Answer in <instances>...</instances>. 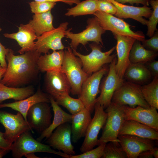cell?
<instances>
[{"label":"cell","mask_w":158,"mask_h":158,"mask_svg":"<svg viewBox=\"0 0 158 158\" xmlns=\"http://www.w3.org/2000/svg\"><path fill=\"white\" fill-rule=\"evenodd\" d=\"M41 55L36 50L16 55L9 49L6 55L8 64L0 82L8 86L20 87L34 81L40 71L37 62Z\"/></svg>","instance_id":"cell-1"},{"label":"cell","mask_w":158,"mask_h":158,"mask_svg":"<svg viewBox=\"0 0 158 158\" xmlns=\"http://www.w3.org/2000/svg\"><path fill=\"white\" fill-rule=\"evenodd\" d=\"M61 71L66 76L70 83V92L73 95H78L83 82L89 76L83 69L80 58L73 53L70 47L64 51V55Z\"/></svg>","instance_id":"cell-2"},{"label":"cell","mask_w":158,"mask_h":158,"mask_svg":"<svg viewBox=\"0 0 158 158\" xmlns=\"http://www.w3.org/2000/svg\"><path fill=\"white\" fill-rule=\"evenodd\" d=\"M91 52L88 54L83 55L73 50L74 54L80 59L83 70L89 76L100 70L105 64L110 63L116 57V54H111L115 46L105 52L102 51V45L93 42L89 44Z\"/></svg>","instance_id":"cell-3"},{"label":"cell","mask_w":158,"mask_h":158,"mask_svg":"<svg viewBox=\"0 0 158 158\" xmlns=\"http://www.w3.org/2000/svg\"><path fill=\"white\" fill-rule=\"evenodd\" d=\"M15 158H21L27 154L39 152H47L70 158V155L60 151H57L49 145L43 144L35 139L30 133L26 131L22 133L12 143L11 149Z\"/></svg>","instance_id":"cell-4"},{"label":"cell","mask_w":158,"mask_h":158,"mask_svg":"<svg viewBox=\"0 0 158 158\" xmlns=\"http://www.w3.org/2000/svg\"><path fill=\"white\" fill-rule=\"evenodd\" d=\"M87 23L86 28L79 33L71 32L72 28L66 31L65 37L71 40L70 44L72 49L76 50L80 44L85 46L89 42H93L103 46L102 35L106 30L101 26L97 18L95 16L89 18Z\"/></svg>","instance_id":"cell-5"},{"label":"cell","mask_w":158,"mask_h":158,"mask_svg":"<svg viewBox=\"0 0 158 158\" xmlns=\"http://www.w3.org/2000/svg\"><path fill=\"white\" fill-rule=\"evenodd\" d=\"M111 102L120 105H128L131 107L140 106L145 108L151 107L142 95L140 85L124 81L114 92Z\"/></svg>","instance_id":"cell-6"},{"label":"cell","mask_w":158,"mask_h":158,"mask_svg":"<svg viewBox=\"0 0 158 158\" xmlns=\"http://www.w3.org/2000/svg\"><path fill=\"white\" fill-rule=\"evenodd\" d=\"M105 111L107 114V117L101 136L99 139V145L118 141V136L125 120L121 106L112 102Z\"/></svg>","instance_id":"cell-7"},{"label":"cell","mask_w":158,"mask_h":158,"mask_svg":"<svg viewBox=\"0 0 158 158\" xmlns=\"http://www.w3.org/2000/svg\"><path fill=\"white\" fill-rule=\"evenodd\" d=\"M109 69V67L104 65L100 70L90 75L82 85L78 98L91 113L94 109L97 97L100 92L99 88L101 80L107 73Z\"/></svg>","instance_id":"cell-8"},{"label":"cell","mask_w":158,"mask_h":158,"mask_svg":"<svg viewBox=\"0 0 158 158\" xmlns=\"http://www.w3.org/2000/svg\"><path fill=\"white\" fill-rule=\"evenodd\" d=\"M93 15L97 18L101 26L106 31H110L113 34L130 36L140 42L145 39L142 32L132 30L129 25L121 18L98 11Z\"/></svg>","instance_id":"cell-9"},{"label":"cell","mask_w":158,"mask_h":158,"mask_svg":"<svg viewBox=\"0 0 158 158\" xmlns=\"http://www.w3.org/2000/svg\"><path fill=\"white\" fill-rule=\"evenodd\" d=\"M103 107L96 102L94 107V116L87 129L85 138L80 148L82 153L91 150L99 145L98 136L105 123L107 114Z\"/></svg>","instance_id":"cell-10"},{"label":"cell","mask_w":158,"mask_h":158,"mask_svg":"<svg viewBox=\"0 0 158 158\" xmlns=\"http://www.w3.org/2000/svg\"><path fill=\"white\" fill-rule=\"evenodd\" d=\"M0 123L4 126L5 138L13 142L23 133L32 130L28 123L19 112L16 114L0 110Z\"/></svg>","instance_id":"cell-11"},{"label":"cell","mask_w":158,"mask_h":158,"mask_svg":"<svg viewBox=\"0 0 158 158\" xmlns=\"http://www.w3.org/2000/svg\"><path fill=\"white\" fill-rule=\"evenodd\" d=\"M68 24L67 22L63 23L57 28L37 37L35 42V50L41 54H47L50 49L53 51L63 50L65 47L61 40L65 37Z\"/></svg>","instance_id":"cell-12"},{"label":"cell","mask_w":158,"mask_h":158,"mask_svg":"<svg viewBox=\"0 0 158 158\" xmlns=\"http://www.w3.org/2000/svg\"><path fill=\"white\" fill-rule=\"evenodd\" d=\"M116 62L115 57L110 63L107 75L100 85V94L97 98L96 102L100 104L104 109L107 108L110 104L114 92L124 81V79L121 78L116 72L115 68Z\"/></svg>","instance_id":"cell-13"},{"label":"cell","mask_w":158,"mask_h":158,"mask_svg":"<svg viewBox=\"0 0 158 158\" xmlns=\"http://www.w3.org/2000/svg\"><path fill=\"white\" fill-rule=\"evenodd\" d=\"M48 103L42 102L32 105L28 111L27 122L31 128L41 133L51 123V107Z\"/></svg>","instance_id":"cell-14"},{"label":"cell","mask_w":158,"mask_h":158,"mask_svg":"<svg viewBox=\"0 0 158 158\" xmlns=\"http://www.w3.org/2000/svg\"><path fill=\"white\" fill-rule=\"evenodd\" d=\"M118 139L128 158H137L142 152L154 149L158 140L129 135H119Z\"/></svg>","instance_id":"cell-15"},{"label":"cell","mask_w":158,"mask_h":158,"mask_svg":"<svg viewBox=\"0 0 158 158\" xmlns=\"http://www.w3.org/2000/svg\"><path fill=\"white\" fill-rule=\"evenodd\" d=\"M46 139L47 143L54 149L61 151L69 155H75V152L71 141V125L69 122L59 126Z\"/></svg>","instance_id":"cell-16"},{"label":"cell","mask_w":158,"mask_h":158,"mask_svg":"<svg viewBox=\"0 0 158 158\" xmlns=\"http://www.w3.org/2000/svg\"><path fill=\"white\" fill-rule=\"evenodd\" d=\"M125 120H133L146 125L158 131V113L157 109L140 106L131 107L121 106Z\"/></svg>","instance_id":"cell-17"},{"label":"cell","mask_w":158,"mask_h":158,"mask_svg":"<svg viewBox=\"0 0 158 158\" xmlns=\"http://www.w3.org/2000/svg\"><path fill=\"white\" fill-rule=\"evenodd\" d=\"M113 34L117 41L115 49L117 60L115 65V70L118 76L124 79L125 72L130 63L129 59L130 52L136 39L129 36Z\"/></svg>","instance_id":"cell-18"},{"label":"cell","mask_w":158,"mask_h":158,"mask_svg":"<svg viewBox=\"0 0 158 158\" xmlns=\"http://www.w3.org/2000/svg\"><path fill=\"white\" fill-rule=\"evenodd\" d=\"M44 82L46 92L52 97L70 93V83L66 74L61 71L46 72Z\"/></svg>","instance_id":"cell-19"},{"label":"cell","mask_w":158,"mask_h":158,"mask_svg":"<svg viewBox=\"0 0 158 158\" xmlns=\"http://www.w3.org/2000/svg\"><path fill=\"white\" fill-rule=\"evenodd\" d=\"M3 35L6 38L16 41L21 48L18 51L20 54L35 50V41L37 40V37L29 23L26 24H20L17 32L5 33Z\"/></svg>","instance_id":"cell-20"},{"label":"cell","mask_w":158,"mask_h":158,"mask_svg":"<svg viewBox=\"0 0 158 158\" xmlns=\"http://www.w3.org/2000/svg\"><path fill=\"white\" fill-rule=\"evenodd\" d=\"M106 0L110 2L115 6L117 10L115 16L117 17L120 18H132L143 25H146L148 21L143 17L149 18L152 13L151 8L147 6L135 7L126 5L114 0Z\"/></svg>","instance_id":"cell-21"},{"label":"cell","mask_w":158,"mask_h":158,"mask_svg":"<svg viewBox=\"0 0 158 158\" xmlns=\"http://www.w3.org/2000/svg\"><path fill=\"white\" fill-rule=\"evenodd\" d=\"M42 102L50 103L49 95L43 92L39 88L33 94L23 99L12 103L0 104V108H10L20 112L28 122L27 115L29 109L34 104Z\"/></svg>","instance_id":"cell-22"},{"label":"cell","mask_w":158,"mask_h":158,"mask_svg":"<svg viewBox=\"0 0 158 158\" xmlns=\"http://www.w3.org/2000/svg\"><path fill=\"white\" fill-rule=\"evenodd\" d=\"M119 135H129L158 140V131L146 125L132 120H125Z\"/></svg>","instance_id":"cell-23"},{"label":"cell","mask_w":158,"mask_h":158,"mask_svg":"<svg viewBox=\"0 0 158 158\" xmlns=\"http://www.w3.org/2000/svg\"><path fill=\"white\" fill-rule=\"evenodd\" d=\"M91 112L85 108L74 114L72 115L71 122V140L74 143L85 137L88 126L92 119Z\"/></svg>","instance_id":"cell-24"},{"label":"cell","mask_w":158,"mask_h":158,"mask_svg":"<svg viewBox=\"0 0 158 158\" xmlns=\"http://www.w3.org/2000/svg\"><path fill=\"white\" fill-rule=\"evenodd\" d=\"M49 97L54 112V118L49 126L42 132L40 136L37 138V140L40 142L44 138L47 139L49 138L59 126L66 122H71L72 119V114L62 109L51 96L49 95Z\"/></svg>","instance_id":"cell-25"},{"label":"cell","mask_w":158,"mask_h":158,"mask_svg":"<svg viewBox=\"0 0 158 158\" xmlns=\"http://www.w3.org/2000/svg\"><path fill=\"white\" fill-rule=\"evenodd\" d=\"M64 55L63 50L53 51L50 54L40 55L37 62L38 68L42 72L61 71Z\"/></svg>","instance_id":"cell-26"},{"label":"cell","mask_w":158,"mask_h":158,"mask_svg":"<svg viewBox=\"0 0 158 158\" xmlns=\"http://www.w3.org/2000/svg\"><path fill=\"white\" fill-rule=\"evenodd\" d=\"M152 77L150 72L142 63H130L123 75V78L127 81L139 85L147 82Z\"/></svg>","instance_id":"cell-27"},{"label":"cell","mask_w":158,"mask_h":158,"mask_svg":"<svg viewBox=\"0 0 158 158\" xmlns=\"http://www.w3.org/2000/svg\"><path fill=\"white\" fill-rule=\"evenodd\" d=\"M35 93L32 86L14 87L8 86L0 82V104L7 99H12L15 101L26 98Z\"/></svg>","instance_id":"cell-28"},{"label":"cell","mask_w":158,"mask_h":158,"mask_svg":"<svg viewBox=\"0 0 158 158\" xmlns=\"http://www.w3.org/2000/svg\"><path fill=\"white\" fill-rule=\"evenodd\" d=\"M54 17L51 11L40 14H34L29 23L34 30L37 37L55 28L53 25Z\"/></svg>","instance_id":"cell-29"},{"label":"cell","mask_w":158,"mask_h":158,"mask_svg":"<svg viewBox=\"0 0 158 158\" xmlns=\"http://www.w3.org/2000/svg\"><path fill=\"white\" fill-rule=\"evenodd\" d=\"M157 56V52L146 49L140 41L136 39L131 49L129 59L130 63H145L154 60Z\"/></svg>","instance_id":"cell-30"},{"label":"cell","mask_w":158,"mask_h":158,"mask_svg":"<svg viewBox=\"0 0 158 158\" xmlns=\"http://www.w3.org/2000/svg\"><path fill=\"white\" fill-rule=\"evenodd\" d=\"M98 0H85L80 2L76 5L67 9L66 16H77L87 15H93L98 11Z\"/></svg>","instance_id":"cell-31"},{"label":"cell","mask_w":158,"mask_h":158,"mask_svg":"<svg viewBox=\"0 0 158 158\" xmlns=\"http://www.w3.org/2000/svg\"><path fill=\"white\" fill-rule=\"evenodd\" d=\"M143 97L151 107L158 109V77L153 78L149 83L140 85Z\"/></svg>","instance_id":"cell-32"},{"label":"cell","mask_w":158,"mask_h":158,"mask_svg":"<svg viewBox=\"0 0 158 158\" xmlns=\"http://www.w3.org/2000/svg\"><path fill=\"white\" fill-rule=\"evenodd\" d=\"M53 97L58 105L66 108L72 115L78 113L85 108L83 103L79 98H73L68 94L60 95Z\"/></svg>","instance_id":"cell-33"},{"label":"cell","mask_w":158,"mask_h":158,"mask_svg":"<svg viewBox=\"0 0 158 158\" xmlns=\"http://www.w3.org/2000/svg\"><path fill=\"white\" fill-rule=\"evenodd\" d=\"M102 158H128L118 141L109 142L105 146Z\"/></svg>","instance_id":"cell-34"},{"label":"cell","mask_w":158,"mask_h":158,"mask_svg":"<svg viewBox=\"0 0 158 158\" xmlns=\"http://www.w3.org/2000/svg\"><path fill=\"white\" fill-rule=\"evenodd\" d=\"M149 4L152 6L153 10L146 25L147 28L146 35L150 38L157 30V26L158 23V0H150Z\"/></svg>","instance_id":"cell-35"},{"label":"cell","mask_w":158,"mask_h":158,"mask_svg":"<svg viewBox=\"0 0 158 158\" xmlns=\"http://www.w3.org/2000/svg\"><path fill=\"white\" fill-rule=\"evenodd\" d=\"M31 12L35 14L44 13L54 7L56 3L50 2L32 1L29 3Z\"/></svg>","instance_id":"cell-36"},{"label":"cell","mask_w":158,"mask_h":158,"mask_svg":"<svg viewBox=\"0 0 158 158\" xmlns=\"http://www.w3.org/2000/svg\"><path fill=\"white\" fill-rule=\"evenodd\" d=\"M106 143L99 144L97 148L87 151L78 155H70V158H100L103 153Z\"/></svg>","instance_id":"cell-37"},{"label":"cell","mask_w":158,"mask_h":158,"mask_svg":"<svg viewBox=\"0 0 158 158\" xmlns=\"http://www.w3.org/2000/svg\"><path fill=\"white\" fill-rule=\"evenodd\" d=\"M143 46L147 49L157 52L158 51V31L157 30L149 39H145L141 42Z\"/></svg>","instance_id":"cell-38"},{"label":"cell","mask_w":158,"mask_h":158,"mask_svg":"<svg viewBox=\"0 0 158 158\" xmlns=\"http://www.w3.org/2000/svg\"><path fill=\"white\" fill-rule=\"evenodd\" d=\"M98 11L112 15H115L117 12L115 6L106 0H98Z\"/></svg>","instance_id":"cell-39"},{"label":"cell","mask_w":158,"mask_h":158,"mask_svg":"<svg viewBox=\"0 0 158 158\" xmlns=\"http://www.w3.org/2000/svg\"><path fill=\"white\" fill-rule=\"evenodd\" d=\"M153 78L158 77V61L154 60L144 63Z\"/></svg>","instance_id":"cell-40"},{"label":"cell","mask_w":158,"mask_h":158,"mask_svg":"<svg viewBox=\"0 0 158 158\" xmlns=\"http://www.w3.org/2000/svg\"><path fill=\"white\" fill-rule=\"evenodd\" d=\"M2 30L0 28V31ZM0 42V65L3 67L6 68L7 64L6 61V55L8 50Z\"/></svg>","instance_id":"cell-41"},{"label":"cell","mask_w":158,"mask_h":158,"mask_svg":"<svg viewBox=\"0 0 158 158\" xmlns=\"http://www.w3.org/2000/svg\"><path fill=\"white\" fill-rule=\"evenodd\" d=\"M12 143L6 139L4 137V133L0 131V148L11 150Z\"/></svg>","instance_id":"cell-42"},{"label":"cell","mask_w":158,"mask_h":158,"mask_svg":"<svg viewBox=\"0 0 158 158\" xmlns=\"http://www.w3.org/2000/svg\"><path fill=\"white\" fill-rule=\"evenodd\" d=\"M120 3L124 4L129 3L131 5L135 4H141L143 6H148L149 5L150 0H114Z\"/></svg>","instance_id":"cell-43"},{"label":"cell","mask_w":158,"mask_h":158,"mask_svg":"<svg viewBox=\"0 0 158 158\" xmlns=\"http://www.w3.org/2000/svg\"><path fill=\"white\" fill-rule=\"evenodd\" d=\"M35 1L40 2H50L56 3L61 2H63L69 5L72 6L73 4H77L80 0H34Z\"/></svg>","instance_id":"cell-44"},{"label":"cell","mask_w":158,"mask_h":158,"mask_svg":"<svg viewBox=\"0 0 158 158\" xmlns=\"http://www.w3.org/2000/svg\"><path fill=\"white\" fill-rule=\"evenodd\" d=\"M157 147L154 149L144 151L140 153L138 158H153L154 152Z\"/></svg>","instance_id":"cell-45"},{"label":"cell","mask_w":158,"mask_h":158,"mask_svg":"<svg viewBox=\"0 0 158 158\" xmlns=\"http://www.w3.org/2000/svg\"><path fill=\"white\" fill-rule=\"evenodd\" d=\"M11 150L9 149L0 148V158H2Z\"/></svg>","instance_id":"cell-46"},{"label":"cell","mask_w":158,"mask_h":158,"mask_svg":"<svg viewBox=\"0 0 158 158\" xmlns=\"http://www.w3.org/2000/svg\"><path fill=\"white\" fill-rule=\"evenodd\" d=\"M6 68L3 67L0 65V81L3 77L6 71Z\"/></svg>","instance_id":"cell-47"},{"label":"cell","mask_w":158,"mask_h":158,"mask_svg":"<svg viewBox=\"0 0 158 158\" xmlns=\"http://www.w3.org/2000/svg\"><path fill=\"white\" fill-rule=\"evenodd\" d=\"M24 156L27 158H40L36 155L34 153H30L25 154Z\"/></svg>","instance_id":"cell-48"},{"label":"cell","mask_w":158,"mask_h":158,"mask_svg":"<svg viewBox=\"0 0 158 158\" xmlns=\"http://www.w3.org/2000/svg\"><path fill=\"white\" fill-rule=\"evenodd\" d=\"M153 156L155 158H158V148L157 147L154 151L153 154Z\"/></svg>","instance_id":"cell-49"}]
</instances>
